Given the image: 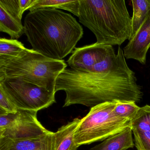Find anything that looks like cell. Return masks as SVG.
Listing matches in <instances>:
<instances>
[{"instance_id": "6da1fadb", "label": "cell", "mask_w": 150, "mask_h": 150, "mask_svg": "<svg viewBox=\"0 0 150 150\" xmlns=\"http://www.w3.org/2000/svg\"><path fill=\"white\" fill-rule=\"evenodd\" d=\"M64 91L63 107L81 104L94 107L107 102L140 101L143 93L135 73L129 67L119 46L112 64L99 72L84 73L67 67L58 77L55 92Z\"/></svg>"}, {"instance_id": "7a4b0ae2", "label": "cell", "mask_w": 150, "mask_h": 150, "mask_svg": "<svg viewBox=\"0 0 150 150\" xmlns=\"http://www.w3.org/2000/svg\"><path fill=\"white\" fill-rule=\"evenodd\" d=\"M24 27L32 50L55 60L71 53L83 35L82 26L71 15L48 8L30 11Z\"/></svg>"}, {"instance_id": "3957f363", "label": "cell", "mask_w": 150, "mask_h": 150, "mask_svg": "<svg viewBox=\"0 0 150 150\" xmlns=\"http://www.w3.org/2000/svg\"><path fill=\"white\" fill-rule=\"evenodd\" d=\"M78 17L98 44L120 46L129 40L132 18L124 0H79Z\"/></svg>"}, {"instance_id": "277c9868", "label": "cell", "mask_w": 150, "mask_h": 150, "mask_svg": "<svg viewBox=\"0 0 150 150\" xmlns=\"http://www.w3.org/2000/svg\"><path fill=\"white\" fill-rule=\"evenodd\" d=\"M67 67L64 60L51 59L28 49L18 58L0 60V79L22 80L56 93L57 79Z\"/></svg>"}, {"instance_id": "5b68a950", "label": "cell", "mask_w": 150, "mask_h": 150, "mask_svg": "<svg viewBox=\"0 0 150 150\" xmlns=\"http://www.w3.org/2000/svg\"><path fill=\"white\" fill-rule=\"evenodd\" d=\"M116 101L107 102L92 107L86 115L81 119L74 133L77 145L103 141L130 128V120L120 117L115 113Z\"/></svg>"}, {"instance_id": "8992f818", "label": "cell", "mask_w": 150, "mask_h": 150, "mask_svg": "<svg viewBox=\"0 0 150 150\" xmlns=\"http://www.w3.org/2000/svg\"><path fill=\"white\" fill-rule=\"evenodd\" d=\"M0 88L18 110L38 112L56 103V93L22 80L0 79Z\"/></svg>"}, {"instance_id": "52a82bcc", "label": "cell", "mask_w": 150, "mask_h": 150, "mask_svg": "<svg viewBox=\"0 0 150 150\" xmlns=\"http://www.w3.org/2000/svg\"><path fill=\"white\" fill-rule=\"evenodd\" d=\"M37 112L19 110L15 117L3 131L0 138L12 140H24L45 136L51 132L45 129L39 122Z\"/></svg>"}, {"instance_id": "ba28073f", "label": "cell", "mask_w": 150, "mask_h": 150, "mask_svg": "<svg viewBox=\"0 0 150 150\" xmlns=\"http://www.w3.org/2000/svg\"><path fill=\"white\" fill-rule=\"evenodd\" d=\"M113 46L93 44L75 48L67 61L70 68L81 72L90 73L98 64L114 52Z\"/></svg>"}, {"instance_id": "9c48e42d", "label": "cell", "mask_w": 150, "mask_h": 150, "mask_svg": "<svg viewBox=\"0 0 150 150\" xmlns=\"http://www.w3.org/2000/svg\"><path fill=\"white\" fill-rule=\"evenodd\" d=\"M150 48V12L134 36L124 48L125 57L133 59L142 64L146 62V54Z\"/></svg>"}, {"instance_id": "30bf717a", "label": "cell", "mask_w": 150, "mask_h": 150, "mask_svg": "<svg viewBox=\"0 0 150 150\" xmlns=\"http://www.w3.org/2000/svg\"><path fill=\"white\" fill-rule=\"evenodd\" d=\"M55 133L51 132L40 137L12 140L0 138V150H56Z\"/></svg>"}, {"instance_id": "8fae6325", "label": "cell", "mask_w": 150, "mask_h": 150, "mask_svg": "<svg viewBox=\"0 0 150 150\" xmlns=\"http://www.w3.org/2000/svg\"><path fill=\"white\" fill-rule=\"evenodd\" d=\"M132 130L128 128L122 132L109 137L90 150H127L133 148L135 143Z\"/></svg>"}, {"instance_id": "7c38bea8", "label": "cell", "mask_w": 150, "mask_h": 150, "mask_svg": "<svg viewBox=\"0 0 150 150\" xmlns=\"http://www.w3.org/2000/svg\"><path fill=\"white\" fill-rule=\"evenodd\" d=\"M80 120L79 118H74L55 132L57 142L56 150H77L79 146L75 143L74 133Z\"/></svg>"}, {"instance_id": "4fadbf2b", "label": "cell", "mask_w": 150, "mask_h": 150, "mask_svg": "<svg viewBox=\"0 0 150 150\" xmlns=\"http://www.w3.org/2000/svg\"><path fill=\"white\" fill-rule=\"evenodd\" d=\"M0 31L6 33L12 39L16 40L25 34V28L22 21L1 6H0Z\"/></svg>"}, {"instance_id": "5bb4252c", "label": "cell", "mask_w": 150, "mask_h": 150, "mask_svg": "<svg viewBox=\"0 0 150 150\" xmlns=\"http://www.w3.org/2000/svg\"><path fill=\"white\" fill-rule=\"evenodd\" d=\"M45 8L64 9L79 17V0H35L29 11Z\"/></svg>"}, {"instance_id": "9a60e30c", "label": "cell", "mask_w": 150, "mask_h": 150, "mask_svg": "<svg viewBox=\"0 0 150 150\" xmlns=\"http://www.w3.org/2000/svg\"><path fill=\"white\" fill-rule=\"evenodd\" d=\"M133 15L130 40L135 35L150 12V0H132Z\"/></svg>"}, {"instance_id": "2e32d148", "label": "cell", "mask_w": 150, "mask_h": 150, "mask_svg": "<svg viewBox=\"0 0 150 150\" xmlns=\"http://www.w3.org/2000/svg\"><path fill=\"white\" fill-rule=\"evenodd\" d=\"M28 49L18 40L1 38L0 60L18 58L25 54Z\"/></svg>"}, {"instance_id": "e0dca14e", "label": "cell", "mask_w": 150, "mask_h": 150, "mask_svg": "<svg viewBox=\"0 0 150 150\" xmlns=\"http://www.w3.org/2000/svg\"><path fill=\"white\" fill-rule=\"evenodd\" d=\"M132 132L150 131V106L141 107L135 116L131 120Z\"/></svg>"}, {"instance_id": "ac0fdd59", "label": "cell", "mask_w": 150, "mask_h": 150, "mask_svg": "<svg viewBox=\"0 0 150 150\" xmlns=\"http://www.w3.org/2000/svg\"><path fill=\"white\" fill-rule=\"evenodd\" d=\"M35 1V0H0V6L22 21L24 12L29 10Z\"/></svg>"}, {"instance_id": "d6986e66", "label": "cell", "mask_w": 150, "mask_h": 150, "mask_svg": "<svg viewBox=\"0 0 150 150\" xmlns=\"http://www.w3.org/2000/svg\"><path fill=\"white\" fill-rule=\"evenodd\" d=\"M136 103L133 101H117L115 113L120 117L131 120L140 108Z\"/></svg>"}, {"instance_id": "ffe728a7", "label": "cell", "mask_w": 150, "mask_h": 150, "mask_svg": "<svg viewBox=\"0 0 150 150\" xmlns=\"http://www.w3.org/2000/svg\"><path fill=\"white\" fill-rule=\"evenodd\" d=\"M135 145L137 150H150V131L133 132Z\"/></svg>"}, {"instance_id": "44dd1931", "label": "cell", "mask_w": 150, "mask_h": 150, "mask_svg": "<svg viewBox=\"0 0 150 150\" xmlns=\"http://www.w3.org/2000/svg\"><path fill=\"white\" fill-rule=\"evenodd\" d=\"M19 110L10 100L4 91L0 88V111L8 114H16Z\"/></svg>"}, {"instance_id": "7402d4cb", "label": "cell", "mask_w": 150, "mask_h": 150, "mask_svg": "<svg viewBox=\"0 0 150 150\" xmlns=\"http://www.w3.org/2000/svg\"><path fill=\"white\" fill-rule=\"evenodd\" d=\"M16 114H8L0 111V132L3 131L11 123L14 119Z\"/></svg>"}]
</instances>
